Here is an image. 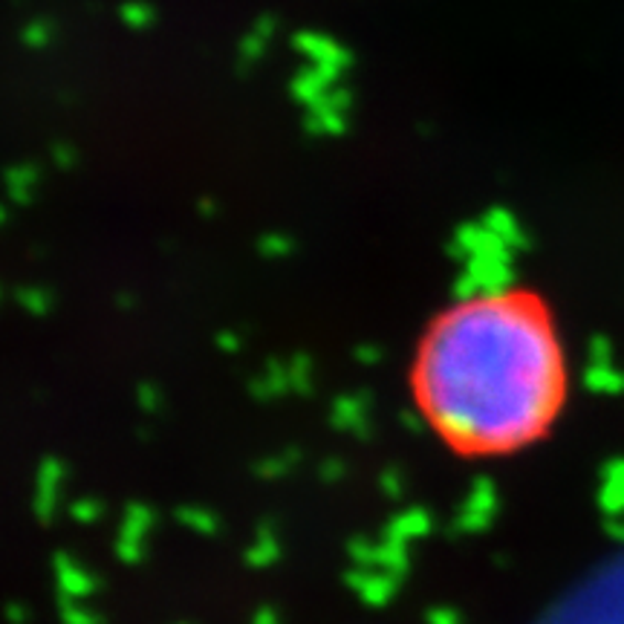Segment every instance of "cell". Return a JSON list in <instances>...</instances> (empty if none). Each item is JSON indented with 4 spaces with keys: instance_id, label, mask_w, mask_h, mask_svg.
I'll use <instances>...</instances> for the list:
<instances>
[{
    "instance_id": "cell-1",
    "label": "cell",
    "mask_w": 624,
    "mask_h": 624,
    "mask_svg": "<svg viewBox=\"0 0 624 624\" xmlns=\"http://www.w3.org/2000/svg\"><path fill=\"white\" fill-rule=\"evenodd\" d=\"M408 394L463 460L515 458L547 440L570 402V358L547 298L497 287L442 306L413 344Z\"/></svg>"
}]
</instances>
